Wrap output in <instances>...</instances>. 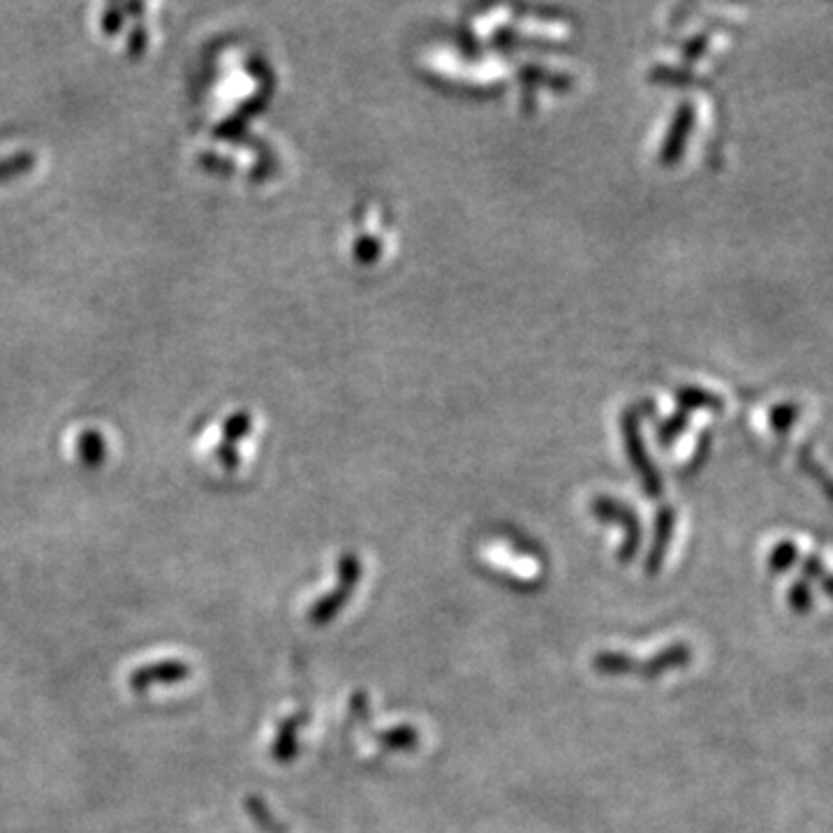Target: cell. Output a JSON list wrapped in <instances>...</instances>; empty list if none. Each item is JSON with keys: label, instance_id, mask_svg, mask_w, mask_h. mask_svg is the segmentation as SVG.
Listing matches in <instances>:
<instances>
[{"label": "cell", "instance_id": "6da1fadb", "mask_svg": "<svg viewBox=\"0 0 833 833\" xmlns=\"http://www.w3.org/2000/svg\"><path fill=\"white\" fill-rule=\"evenodd\" d=\"M359 574H361V567H359V561L355 556H346L340 561V586L336 593H331L327 599H323L318 607H313V614L310 618L315 623H327L329 618H334L338 614V609L346 605L350 593L355 591L357 582H359Z\"/></svg>", "mask_w": 833, "mask_h": 833}, {"label": "cell", "instance_id": "7a4b0ae2", "mask_svg": "<svg viewBox=\"0 0 833 833\" xmlns=\"http://www.w3.org/2000/svg\"><path fill=\"white\" fill-rule=\"evenodd\" d=\"M380 743L387 745L389 751H413L419 743V734L413 727H394L385 734H380Z\"/></svg>", "mask_w": 833, "mask_h": 833}]
</instances>
